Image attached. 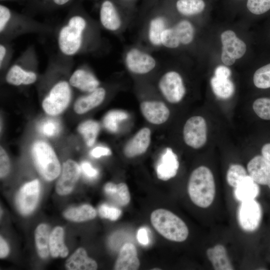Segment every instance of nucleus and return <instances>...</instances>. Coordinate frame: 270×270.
<instances>
[{
  "label": "nucleus",
  "instance_id": "obj_1",
  "mask_svg": "<svg viewBox=\"0 0 270 270\" xmlns=\"http://www.w3.org/2000/svg\"><path fill=\"white\" fill-rule=\"evenodd\" d=\"M78 0L70 7L64 22L56 31L59 54L65 57L84 54L92 48V20Z\"/></svg>",
  "mask_w": 270,
  "mask_h": 270
},
{
  "label": "nucleus",
  "instance_id": "obj_2",
  "mask_svg": "<svg viewBox=\"0 0 270 270\" xmlns=\"http://www.w3.org/2000/svg\"><path fill=\"white\" fill-rule=\"evenodd\" d=\"M54 30L50 25L38 22L30 15L0 4V41L10 42L18 36L30 33L52 34Z\"/></svg>",
  "mask_w": 270,
  "mask_h": 270
},
{
  "label": "nucleus",
  "instance_id": "obj_3",
  "mask_svg": "<svg viewBox=\"0 0 270 270\" xmlns=\"http://www.w3.org/2000/svg\"><path fill=\"white\" fill-rule=\"evenodd\" d=\"M190 198L196 206L206 208L212 203L216 194L213 174L210 169L201 166L192 172L188 182Z\"/></svg>",
  "mask_w": 270,
  "mask_h": 270
},
{
  "label": "nucleus",
  "instance_id": "obj_4",
  "mask_svg": "<svg viewBox=\"0 0 270 270\" xmlns=\"http://www.w3.org/2000/svg\"><path fill=\"white\" fill-rule=\"evenodd\" d=\"M38 64L34 46L28 47L8 68L5 76L6 82L14 86L34 84L38 78L34 70Z\"/></svg>",
  "mask_w": 270,
  "mask_h": 270
},
{
  "label": "nucleus",
  "instance_id": "obj_5",
  "mask_svg": "<svg viewBox=\"0 0 270 270\" xmlns=\"http://www.w3.org/2000/svg\"><path fill=\"white\" fill-rule=\"evenodd\" d=\"M150 222L154 229L170 240L182 242L188 236V229L185 222L167 210L158 208L153 211Z\"/></svg>",
  "mask_w": 270,
  "mask_h": 270
},
{
  "label": "nucleus",
  "instance_id": "obj_6",
  "mask_svg": "<svg viewBox=\"0 0 270 270\" xmlns=\"http://www.w3.org/2000/svg\"><path fill=\"white\" fill-rule=\"evenodd\" d=\"M34 165L40 174L48 181L58 177L61 172V166L52 147L43 140L34 143L31 150Z\"/></svg>",
  "mask_w": 270,
  "mask_h": 270
},
{
  "label": "nucleus",
  "instance_id": "obj_7",
  "mask_svg": "<svg viewBox=\"0 0 270 270\" xmlns=\"http://www.w3.org/2000/svg\"><path fill=\"white\" fill-rule=\"evenodd\" d=\"M72 95L69 79L61 78L50 86L42 102L46 114L56 116L62 113L68 106Z\"/></svg>",
  "mask_w": 270,
  "mask_h": 270
},
{
  "label": "nucleus",
  "instance_id": "obj_8",
  "mask_svg": "<svg viewBox=\"0 0 270 270\" xmlns=\"http://www.w3.org/2000/svg\"><path fill=\"white\" fill-rule=\"evenodd\" d=\"M126 10L130 9L116 0H100L98 8L100 25L110 32H118L122 26L124 12Z\"/></svg>",
  "mask_w": 270,
  "mask_h": 270
},
{
  "label": "nucleus",
  "instance_id": "obj_9",
  "mask_svg": "<svg viewBox=\"0 0 270 270\" xmlns=\"http://www.w3.org/2000/svg\"><path fill=\"white\" fill-rule=\"evenodd\" d=\"M124 61L128 72L135 74H145L156 67V58L149 52L136 46L129 48L126 52Z\"/></svg>",
  "mask_w": 270,
  "mask_h": 270
},
{
  "label": "nucleus",
  "instance_id": "obj_10",
  "mask_svg": "<svg viewBox=\"0 0 270 270\" xmlns=\"http://www.w3.org/2000/svg\"><path fill=\"white\" fill-rule=\"evenodd\" d=\"M158 86L162 96L172 104L180 102L186 92L182 76L174 70H169L164 74L159 79Z\"/></svg>",
  "mask_w": 270,
  "mask_h": 270
},
{
  "label": "nucleus",
  "instance_id": "obj_11",
  "mask_svg": "<svg viewBox=\"0 0 270 270\" xmlns=\"http://www.w3.org/2000/svg\"><path fill=\"white\" fill-rule=\"evenodd\" d=\"M183 138L185 143L193 148L202 147L207 140V126L204 118L198 116L189 118L184 126Z\"/></svg>",
  "mask_w": 270,
  "mask_h": 270
},
{
  "label": "nucleus",
  "instance_id": "obj_12",
  "mask_svg": "<svg viewBox=\"0 0 270 270\" xmlns=\"http://www.w3.org/2000/svg\"><path fill=\"white\" fill-rule=\"evenodd\" d=\"M40 184L38 179L24 184L16 196V204L20 212L28 215L35 209L40 196Z\"/></svg>",
  "mask_w": 270,
  "mask_h": 270
},
{
  "label": "nucleus",
  "instance_id": "obj_13",
  "mask_svg": "<svg viewBox=\"0 0 270 270\" xmlns=\"http://www.w3.org/2000/svg\"><path fill=\"white\" fill-rule=\"evenodd\" d=\"M81 168L72 160L64 162L56 185L58 194L64 196L73 190L80 176Z\"/></svg>",
  "mask_w": 270,
  "mask_h": 270
},
{
  "label": "nucleus",
  "instance_id": "obj_14",
  "mask_svg": "<svg viewBox=\"0 0 270 270\" xmlns=\"http://www.w3.org/2000/svg\"><path fill=\"white\" fill-rule=\"evenodd\" d=\"M262 216L260 204L251 200L241 202L238 212L239 224L242 230L252 232L259 226Z\"/></svg>",
  "mask_w": 270,
  "mask_h": 270
},
{
  "label": "nucleus",
  "instance_id": "obj_15",
  "mask_svg": "<svg viewBox=\"0 0 270 270\" xmlns=\"http://www.w3.org/2000/svg\"><path fill=\"white\" fill-rule=\"evenodd\" d=\"M140 108L144 118L153 124L164 123L170 116L169 108L162 101L144 100L140 104Z\"/></svg>",
  "mask_w": 270,
  "mask_h": 270
},
{
  "label": "nucleus",
  "instance_id": "obj_16",
  "mask_svg": "<svg viewBox=\"0 0 270 270\" xmlns=\"http://www.w3.org/2000/svg\"><path fill=\"white\" fill-rule=\"evenodd\" d=\"M151 142V130L147 127L140 129L125 144L123 153L128 158H133L145 153Z\"/></svg>",
  "mask_w": 270,
  "mask_h": 270
},
{
  "label": "nucleus",
  "instance_id": "obj_17",
  "mask_svg": "<svg viewBox=\"0 0 270 270\" xmlns=\"http://www.w3.org/2000/svg\"><path fill=\"white\" fill-rule=\"evenodd\" d=\"M68 79L72 87L86 94L94 91L100 86V80L86 66H80L75 70Z\"/></svg>",
  "mask_w": 270,
  "mask_h": 270
},
{
  "label": "nucleus",
  "instance_id": "obj_18",
  "mask_svg": "<svg viewBox=\"0 0 270 270\" xmlns=\"http://www.w3.org/2000/svg\"><path fill=\"white\" fill-rule=\"evenodd\" d=\"M179 162L177 155L170 148H166L160 156L156 166L158 178L162 180H168L177 174Z\"/></svg>",
  "mask_w": 270,
  "mask_h": 270
},
{
  "label": "nucleus",
  "instance_id": "obj_19",
  "mask_svg": "<svg viewBox=\"0 0 270 270\" xmlns=\"http://www.w3.org/2000/svg\"><path fill=\"white\" fill-rule=\"evenodd\" d=\"M78 0H24L26 14L32 16L38 13H48L72 6Z\"/></svg>",
  "mask_w": 270,
  "mask_h": 270
},
{
  "label": "nucleus",
  "instance_id": "obj_20",
  "mask_svg": "<svg viewBox=\"0 0 270 270\" xmlns=\"http://www.w3.org/2000/svg\"><path fill=\"white\" fill-rule=\"evenodd\" d=\"M248 174L258 184L270 188V162L262 156H256L247 164Z\"/></svg>",
  "mask_w": 270,
  "mask_h": 270
},
{
  "label": "nucleus",
  "instance_id": "obj_21",
  "mask_svg": "<svg viewBox=\"0 0 270 270\" xmlns=\"http://www.w3.org/2000/svg\"><path fill=\"white\" fill-rule=\"evenodd\" d=\"M106 94V90L100 86L78 98L74 104V110L78 114H84L100 106L104 100Z\"/></svg>",
  "mask_w": 270,
  "mask_h": 270
},
{
  "label": "nucleus",
  "instance_id": "obj_22",
  "mask_svg": "<svg viewBox=\"0 0 270 270\" xmlns=\"http://www.w3.org/2000/svg\"><path fill=\"white\" fill-rule=\"evenodd\" d=\"M140 266L136 246L132 243L125 244L120 248L114 264L116 270H136Z\"/></svg>",
  "mask_w": 270,
  "mask_h": 270
},
{
  "label": "nucleus",
  "instance_id": "obj_23",
  "mask_svg": "<svg viewBox=\"0 0 270 270\" xmlns=\"http://www.w3.org/2000/svg\"><path fill=\"white\" fill-rule=\"evenodd\" d=\"M220 37L222 44V53L236 60L244 55L246 50V44L233 31L226 30L222 34Z\"/></svg>",
  "mask_w": 270,
  "mask_h": 270
},
{
  "label": "nucleus",
  "instance_id": "obj_24",
  "mask_svg": "<svg viewBox=\"0 0 270 270\" xmlns=\"http://www.w3.org/2000/svg\"><path fill=\"white\" fill-rule=\"evenodd\" d=\"M180 14L185 16L198 15L205 10L206 4L204 0H170L164 1Z\"/></svg>",
  "mask_w": 270,
  "mask_h": 270
},
{
  "label": "nucleus",
  "instance_id": "obj_25",
  "mask_svg": "<svg viewBox=\"0 0 270 270\" xmlns=\"http://www.w3.org/2000/svg\"><path fill=\"white\" fill-rule=\"evenodd\" d=\"M208 258L216 270H232L234 267L229 259L227 250L224 246L216 244L207 249Z\"/></svg>",
  "mask_w": 270,
  "mask_h": 270
},
{
  "label": "nucleus",
  "instance_id": "obj_26",
  "mask_svg": "<svg viewBox=\"0 0 270 270\" xmlns=\"http://www.w3.org/2000/svg\"><path fill=\"white\" fill-rule=\"evenodd\" d=\"M66 268L68 270H95L98 264L94 260L88 256L84 248H80L67 260Z\"/></svg>",
  "mask_w": 270,
  "mask_h": 270
},
{
  "label": "nucleus",
  "instance_id": "obj_27",
  "mask_svg": "<svg viewBox=\"0 0 270 270\" xmlns=\"http://www.w3.org/2000/svg\"><path fill=\"white\" fill-rule=\"evenodd\" d=\"M104 189L106 196L118 206H126L130 202L129 190L126 184L124 182L116 184L108 182L106 184Z\"/></svg>",
  "mask_w": 270,
  "mask_h": 270
},
{
  "label": "nucleus",
  "instance_id": "obj_28",
  "mask_svg": "<svg viewBox=\"0 0 270 270\" xmlns=\"http://www.w3.org/2000/svg\"><path fill=\"white\" fill-rule=\"evenodd\" d=\"M235 198L239 202L254 200L258 195V184L248 174L234 188Z\"/></svg>",
  "mask_w": 270,
  "mask_h": 270
},
{
  "label": "nucleus",
  "instance_id": "obj_29",
  "mask_svg": "<svg viewBox=\"0 0 270 270\" xmlns=\"http://www.w3.org/2000/svg\"><path fill=\"white\" fill-rule=\"evenodd\" d=\"M64 231L61 226L55 227L50 232L49 248L50 255L53 258L66 257L68 250L64 243Z\"/></svg>",
  "mask_w": 270,
  "mask_h": 270
},
{
  "label": "nucleus",
  "instance_id": "obj_30",
  "mask_svg": "<svg viewBox=\"0 0 270 270\" xmlns=\"http://www.w3.org/2000/svg\"><path fill=\"white\" fill-rule=\"evenodd\" d=\"M64 217L69 220L82 222L94 219L96 216V210L87 204L72 207L66 210L63 213Z\"/></svg>",
  "mask_w": 270,
  "mask_h": 270
},
{
  "label": "nucleus",
  "instance_id": "obj_31",
  "mask_svg": "<svg viewBox=\"0 0 270 270\" xmlns=\"http://www.w3.org/2000/svg\"><path fill=\"white\" fill-rule=\"evenodd\" d=\"M50 227L45 224H39L34 232L35 242L39 256L46 258L49 254V242L50 237Z\"/></svg>",
  "mask_w": 270,
  "mask_h": 270
},
{
  "label": "nucleus",
  "instance_id": "obj_32",
  "mask_svg": "<svg viewBox=\"0 0 270 270\" xmlns=\"http://www.w3.org/2000/svg\"><path fill=\"white\" fill-rule=\"evenodd\" d=\"M210 84L215 95L222 99L230 98L234 92V84L229 78L214 76L211 78Z\"/></svg>",
  "mask_w": 270,
  "mask_h": 270
},
{
  "label": "nucleus",
  "instance_id": "obj_33",
  "mask_svg": "<svg viewBox=\"0 0 270 270\" xmlns=\"http://www.w3.org/2000/svg\"><path fill=\"white\" fill-rule=\"evenodd\" d=\"M100 129L99 124L92 120L82 122L78 128V132L82 136L86 144L90 147L94 144Z\"/></svg>",
  "mask_w": 270,
  "mask_h": 270
},
{
  "label": "nucleus",
  "instance_id": "obj_34",
  "mask_svg": "<svg viewBox=\"0 0 270 270\" xmlns=\"http://www.w3.org/2000/svg\"><path fill=\"white\" fill-rule=\"evenodd\" d=\"M180 44L188 45L194 38V29L192 23L187 20H182L173 26Z\"/></svg>",
  "mask_w": 270,
  "mask_h": 270
},
{
  "label": "nucleus",
  "instance_id": "obj_35",
  "mask_svg": "<svg viewBox=\"0 0 270 270\" xmlns=\"http://www.w3.org/2000/svg\"><path fill=\"white\" fill-rule=\"evenodd\" d=\"M248 175L245 168L239 164H232L229 167L226 175L228 184L235 188L240 182Z\"/></svg>",
  "mask_w": 270,
  "mask_h": 270
},
{
  "label": "nucleus",
  "instance_id": "obj_36",
  "mask_svg": "<svg viewBox=\"0 0 270 270\" xmlns=\"http://www.w3.org/2000/svg\"><path fill=\"white\" fill-rule=\"evenodd\" d=\"M253 81L258 88L265 89L270 88V64L262 66L255 72Z\"/></svg>",
  "mask_w": 270,
  "mask_h": 270
},
{
  "label": "nucleus",
  "instance_id": "obj_37",
  "mask_svg": "<svg viewBox=\"0 0 270 270\" xmlns=\"http://www.w3.org/2000/svg\"><path fill=\"white\" fill-rule=\"evenodd\" d=\"M38 128L42 134L50 138L58 135L61 130V126L58 120L48 118L40 122Z\"/></svg>",
  "mask_w": 270,
  "mask_h": 270
},
{
  "label": "nucleus",
  "instance_id": "obj_38",
  "mask_svg": "<svg viewBox=\"0 0 270 270\" xmlns=\"http://www.w3.org/2000/svg\"><path fill=\"white\" fill-rule=\"evenodd\" d=\"M162 46L168 49L178 48L180 44L172 26H168L161 36Z\"/></svg>",
  "mask_w": 270,
  "mask_h": 270
},
{
  "label": "nucleus",
  "instance_id": "obj_39",
  "mask_svg": "<svg viewBox=\"0 0 270 270\" xmlns=\"http://www.w3.org/2000/svg\"><path fill=\"white\" fill-rule=\"evenodd\" d=\"M252 108L256 114L260 118L270 120V98H258L254 100Z\"/></svg>",
  "mask_w": 270,
  "mask_h": 270
},
{
  "label": "nucleus",
  "instance_id": "obj_40",
  "mask_svg": "<svg viewBox=\"0 0 270 270\" xmlns=\"http://www.w3.org/2000/svg\"><path fill=\"white\" fill-rule=\"evenodd\" d=\"M246 6L250 13L262 14L270 10V0H247Z\"/></svg>",
  "mask_w": 270,
  "mask_h": 270
},
{
  "label": "nucleus",
  "instance_id": "obj_41",
  "mask_svg": "<svg viewBox=\"0 0 270 270\" xmlns=\"http://www.w3.org/2000/svg\"><path fill=\"white\" fill-rule=\"evenodd\" d=\"M126 114L120 111L109 112L104 117V123L105 127L111 132H115L118 128V122L122 120Z\"/></svg>",
  "mask_w": 270,
  "mask_h": 270
},
{
  "label": "nucleus",
  "instance_id": "obj_42",
  "mask_svg": "<svg viewBox=\"0 0 270 270\" xmlns=\"http://www.w3.org/2000/svg\"><path fill=\"white\" fill-rule=\"evenodd\" d=\"M98 211V214L101 218H107L111 220H117L122 214L120 210L106 204L100 205Z\"/></svg>",
  "mask_w": 270,
  "mask_h": 270
},
{
  "label": "nucleus",
  "instance_id": "obj_43",
  "mask_svg": "<svg viewBox=\"0 0 270 270\" xmlns=\"http://www.w3.org/2000/svg\"><path fill=\"white\" fill-rule=\"evenodd\" d=\"M12 49L10 42L0 41V68L2 70L7 66L11 60Z\"/></svg>",
  "mask_w": 270,
  "mask_h": 270
},
{
  "label": "nucleus",
  "instance_id": "obj_44",
  "mask_svg": "<svg viewBox=\"0 0 270 270\" xmlns=\"http://www.w3.org/2000/svg\"><path fill=\"white\" fill-rule=\"evenodd\" d=\"M10 170V162L8 156L2 146L0 148V177H6Z\"/></svg>",
  "mask_w": 270,
  "mask_h": 270
},
{
  "label": "nucleus",
  "instance_id": "obj_45",
  "mask_svg": "<svg viewBox=\"0 0 270 270\" xmlns=\"http://www.w3.org/2000/svg\"><path fill=\"white\" fill-rule=\"evenodd\" d=\"M80 168L84 174L89 178H95L98 174V170L94 168L88 162H82Z\"/></svg>",
  "mask_w": 270,
  "mask_h": 270
},
{
  "label": "nucleus",
  "instance_id": "obj_46",
  "mask_svg": "<svg viewBox=\"0 0 270 270\" xmlns=\"http://www.w3.org/2000/svg\"><path fill=\"white\" fill-rule=\"evenodd\" d=\"M110 150L106 147L96 146L90 152V154L94 158H99L102 156L111 154Z\"/></svg>",
  "mask_w": 270,
  "mask_h": 270
},
{
  "label": "nucleus",
  "instance_id": "obj_47",
  "mask_svg": "<svg viewBox=\"0 0 270 270\" xmlns=\"http://www.w3.org/2000/svg\"><path fill=\"white\" fill-rule=\"evenodd\" d=\"M231 74V71L227 66H219L215 70L214 76L218 78H228Z\"/></svg>",
  "mask_w": 270,
  "mask_h": 270
},
{
  "label": "nucleus",
  "instance_id": "obj_48",
  "mask_svg": "<svg viewBox=\"0 0 270 270\" xmlns=\"http://www.w3.org/2000/svg\"><path fill=\"white\" fill-rule=\"evenodd\" d=\"M137 239L142 244L146 245L148 244L149 239L148 232L145 228H140L137 233Z\"/></svg>",
  "mask_w": 270,
  "mask_h": 270
},
{
  "label": "nucleus",
  "instance_id": "obj_49",
  "mask_svg": "<svg viewBox=\"0 0 270 270\" xmlns=\"http://www.w3.org/2000/svg\"><path fill=\"white\" fill-rule=\"evenodd\" d=\"M9 253V247L4 240V238L0 237V258H1L6 257Z\"/></svg>",
  "mask_w": 270,
  "mask_h": 270
},
{
  "label": "nucleus",
  "instance_id": "obj_50",
  "mask_svg": "<svg viewBox=\"0 0 270 270\" xmlns=\"http://www.w3.org/2000/svg\"><path fill=\"white\" fill-rule=\"evenodd\" d=\"M262 154L264 157L270 162V143L266 144L262 148Z\"/></svg>",
  "mask_w": 270,
  "mask_h": 270
},
{
  "label": "nucleus",
  "instance_id": "obj_51",
  "mask_svg": "<svg viewBox=\"0 0 270 270\" xmlns=\"http://www.w3.org/2000/svg\"><path fill=\"white\" fill-rule=\"evenodd\" d=\"M118 2L124 6L131 9L133 7V5L136 0H116Z\"/></svg>",
  "mask_w": 270,
  "mask_h": 270
},
{
  "label": "nucleus",
  "instance_id": "obj_52",
  "mask_svg": "<svg viewBox=\"0 0 270 270\" xmlns=\"http://www.w3.org/2000/svg\"><path fill=\"white\" fill-rule=\"evenodd\" d=\"M1 2H16L20 3V4H22L24 3V0H0Z\"/></svg>",
  "mask_w": 270,
  "mask_h": 270
},
{
  "label": "nucleus",
  "instance_id": "obj_53",
  "mask_svg": "<svg viewBox=\"0 0 270 270\" xmlns=\"http://www.w3.org/2000/svg\"><path fill=\"white\" fill-rule=\"evenodd\" d=\"M236 0L240 2V1H242V0Z\"/></svg>",
  "mask_w": 270,
  "mask_h": 270
},
{
  "label": "nucleus",
  "instance_id": "obj_54",
  "mask_svg": "<svg viewBox=\"0 0 270 270\" xmlns=\"http://www.w3.org/2000/svg\"><path fill=\"white\" fill-rule=\"evenodd\" d=\"M153 270H160V268H154Z\"/></svg>",
  "mask_w": 270,
  "mask_h": 270
},
{
  "label": "nucleus",
  "instance_id": "obj_55",
  "mask_svg": "<svg viewBox=\"0 0 270 270\" xmlns=\"http://www.w3.org/2000/svg\"><path fill=\"white\" fill-rule=\"evenodd\" d=\"M160 0L166 1V0Z\"/></svg>",
  "mask_w": 270,
  "mask_h": 270
}]
</instances>
